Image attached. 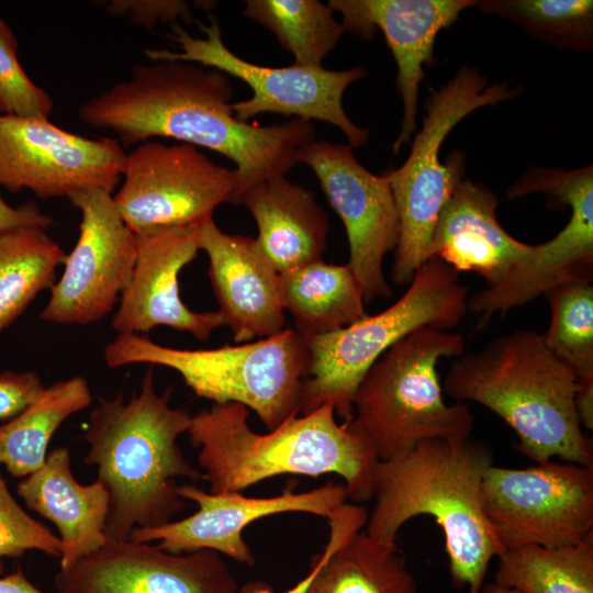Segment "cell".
Returning <instances> with one entry per match:
<instances>
[{
    "mask_svg": "<svg viewBox=\"0 0 593 593\" xmlns=\"http://www.w3.org/2000/svg\"><path fill=\"white\" fill-rule=\"evenodd\" d=\"M233 87L221 70L181 60L136 64L120 81L78 109L81 122L112 132L122 146L172 138L216 152L235 164L231 202L251 186L286 175L314 139L311 121L258 125L238 121Z\"/></svg>",
    "mask_w": 593,
    "mask_h": 593,
    "instance_id": "obj_1",
    "label": "cell"
},
{
    "mask_svg": "<svg viewBox=\"0 0 593 593\" xmlns=\"http://www.w3.org/2000/svg\"><path fill=\"white\" fill-rule=\"evenodd\" d=\"M493 460L492 448L472 437L427 439L379 460L365 533L378 544L398 547L407 521L433 516L444 534L454 586L480 593L490 561L504 552L482 507V480Z\"/></svg>",
    "mask_w": 593,
    "mask_h": 593,
    "instance_id": "obj_2",
    "label": "cell"
},
{
    "mask_svg": "<svg viewBox=\"0 0 593 593\" xmlns=\"http://www.w3.org/2000/svg\"><path fill=\"white\" fill-rule=\"evenodd\" d=\"M170 390L158 394L153 369L141 391L125 402L120 393L100 399L91 411L83 439V459L98 470L109 493L108 538L128 539L134 528L157 527L184 510L178 478L193 482L204 475L184 457L177 439L187 433L191 415L169 405Z\"/></svg>",
    "mask_w": 593,
    "mask_h": 593,
    "instance_id": "obj_3",
    "label": "cell"
},
{
    "mask_svg": "<svg viewBox=\"0 0 593 593\" xmlns=\"http://www.w3.org/2000/svg\"><path fill=\"white\" fill-rule=\"evenodd\" d=\"M239 403L214 404L191 416L188 429L210 492H240L282 474L316 478L334 473L345 481L348 499H372L379 461L369 444L325 403L301 417L292 415L267 434L248 425Z\"/></svg>",
    "mask_w": 593,
    "mask_h": 593,
    "instance_id": "obj_4",
    "label": "cell"
},
{
    "mask_svg": "<svg viewBox=\"0 0 593 593\" xmlns=\"http://www.w3.org/2000/svg\"><path fill=\"white\" fill-rule=\"evenodd\" d=\"M578 377L546 346L541 333L519 328L452 361L443 391L479 403L511 426L516 449L536 463L593 466V445L582 430L574 394Z\"/></svg>",
    "mask_w": 593,
    "mask_h": 593,
    "instance_id": "obj_5",
    "label": "cell"
},
{
    "mask_svg": "<svg viewBox=\"0 0 593 593\" xmlns=\"http://www.w3.org/2000/svg\"><path fill=\"white\" fill-rule=\"evenodd\" d=\"M465 353L456 332L421 327L391 346L369 369L346 423L388 460L433 438L470 437L473 416L466 403L447 404L437 372L439 359Z\"/></svg>",
    "mask_w": 593,
    "mask_h": 593,
    "instance_id": "obj_6",
    "label": "cell"
},
{
    "mask_svg": "<svg viewBox=\"0 0 593 593\" xmlns=\"http://www.w3.org/2000/svg\"><path fill=\"white\" fill-rule=\"evenodd\" d=\"M110 368L148 363L171 368L201 398L239 403L271 430L301 411L309 369L305 339L295 329L242 345L177 349L138 334H119L104 349Z\"/></svg>",
    "mask_w": 593,
    "mask_h": 593,
    "instance_id": "obj_7",
    "label": "cell"
},
{
    "mask_svg": "<svg viewBox=\"0 0 593 593\" xmlns=\"http://www.w3.org/2000/svg\"><path fill=\"white\" fill-rule=\"evenodd\" d=\"M409 284L388 309L305 338L309 369L300 412L306 414L329 403L343 422L349 421L360 382L391 346L421 327L451 331L469 309L468 287L457 271L436 257L425 261Z\"/></svg>",
    "mask_w": 593,
    "mask_h": 593,
    "instance_id": "obj_8",
    "label": "cell"
},
{
    "mask_svg": "<svg viewBox=\"0 0 593 593\" xmlns=\"http://www.w3.org/2000/svg\"><path fill=\"white\" fill-rule=\"evenodd\" d=\"M507 82L488 85L478 68L461 66L439 89L430 90L425 103L422 128L414 135L405 163L382 175L394 198L400 225L394 249L392 280L409 284L416 270L430 258V240L438 214L463 180L466 155L452 152L439 159L441 145L450 131L473 111L519 94Z\"/></svg>",
    "mask_w": 593,
    "mask_h": 593,
    "instance_id": "obj_9",
    "label": "cell"
},
{
    "mask_svg": "<svg viewBox=\"0 0 593 593\" xmlns=\"http://www.w3.org/2000/svg\"><path fill=\"white\" fill-rule=\"evenodd\" d=\"M209 23L198 25L204 37L191 35L179 23L172 25L170 38L180 51L148 48L145 54L153 61L181 60L221 70L247 83L253 96L231 103L234 116L247 121L260 113L327 122L338 127L347 137L349 146H363L369 130L351 122L343 107L345 90L367 72L362 66L346 70H328L321 67L290 65L287 67L260 66L234 54L222 40V29L215 16Z\"/></svg>",
    "mask_w": 593,
    "mask_h": 593,
    "instance_id": "obj_10",
    "label": "cell"
},
{
    "mask_svg": "<svg viewBox=\"0 0 593 593\" xmlns=\"http://www.w3.org/2000/svg\"><path fill=\"white\" fill-rule=\"evenodd\" d=\"M540 192L558 204L569 205L566 226L551 239L533 245L530 253L497 283L475 292L468 307L479 315L483 328L494 314L534 301L567 283L593 278V168L572 170L533 168L507 190L510 199Z\"/></svg>",
    "mask_w": 593,
    "mask_h": 593,
    "instance_id": "obj_11",
    "label": "cell"
},
{
    "mask_svg": "<svg viewBox=\"0 0 593 593\" xmlns=\"http://www.w3.org/2000/svg\"><path fill=\"white\" fill-rule=\"evenodd\" d=\"M481 497L504 550L567 546L593 533V466L549 460L514 469L493 463L484 472Z\"/></svg>",
    "mask_w": 593,
    "mask_h": 593,
    "instance_id": "obj_12",
    "label": "cell"
},
{
    "mask_svg": "<svg viewBox=\"0 0 593 593\" xmlns=\"http://www.w3.org/2000/svg\"><path fill=\"white\" fill-rule=\"evenodd\" d=\"M114 204L136 236L202 224L231 202L235 172L198 147L145 141L126 154Z\"/></svg>",
    "mask_w": 593,
    "mask_h": 593,
    "instance_id": "obj_13",
    "label": "cell"
},
{
    "mask_svg": "<svg viewBox=\"0 0 593 593\" xmlns=\"http://www.w3.org/2000/svg\"><path fill=\"white\" fill-rule=\"evenodd\" d=\"M126 153L114 137L91 138L49 120L0 114V186L41 199L88 189L110 193L122 179Z\"/></svg>",
    "mask_w": 593,
    "mask_h": 593,
    "instance_id": "obj_14",
    "label": "cell"
},
{
    "mask_svg": "<svg viewBox=\"0 0 593 593\" xmlns=\"http://www.w3.org/2000/svg\"><path fill=\"white\" fill-rule=\"evenodd\" d=\"M81 213L79 236L66 255L41 318L86 325L104 317L126 286L137 255V236L121 217L112 193L88 189L69 198Z\"/></svg>",
    "mask_w": 593,
    "mask_h": 593,
    "instance_id": "obj_15",
    "label": "cell"
},
{
    "mask_svg": "<svg viewBox=\"0 0 593 593\" xmlns=\"http://www.w3.org/2000/svg\"><path fill=\"white\" fill-rule=\"evenodd\" d=\"M298 163L313 170L344 223L349 245L346 265L359 282L365 302L390 296L383 259L398 245L400 225L387 178L367 170L351 146L323 139L302 146Z\"/></svg>",
    "mask_w": 593,
    "mask_h": 593,
    "instance_id": "obj_16",
    "label": "cell"
},
{
    "mask_svg": "<svg viewBox=\"0 0 593 593\" xmlns=\"http://www.w3.org/2000/svg\"><path fill=\"white\" fill-rule=\"evenodd\" d=\"M179 495L198 505L197 512L178 521L149 528H134L130 539L157 542L171 553L209 549L253 567L256 558L243 537L255 521L281 513H307L328 519L348 499L345 484L327 482L310 491L254 497L240 492L212 493L193 485H179Z\"/></svg>",
    "mask_w": 593,
    "mask_h": 593,
    "instance_id": "obj_17",
    "label": "cell"
},
{
    "mask_svg": "<svg viewBox=\"0 0 593 593\" xmlns=\"http://www.w3.org/2000/svg\"><path fill=\"white\" fill-rule=\"evenodd\" d=\"M57 593H237L221 555L171 553L156 544L108 538L55 577Z\"/></svg>",
    "mask_w": 593,
    "mask_h": 593,
    "instance_id": "obj_18",
    "label": "cell"
},
{
    "mask_svg": "<svg viewBox=\"0 0 593 593\" xmlns=\"http://www.w3.org/2000/svg\"><path fill=\"white\" fill-rule=\"evenodd\" d=\"M343 16L344 31L371 40L380 30L398 67L395 86L402 100L401 130L394 154L410 142L416 128L419 83L424 66L433 59L438 33L455 23L475 0H329Z\"/></svg>",
    "mask_w": 593,
    "mask_h": 593,
    "instance_id": "obj_19",
    "label": "cell"
},
{
    "mask_svg": "<svg viewBox=\"0 0 593 593\" xmlns=\"http://www.w3.org/2000/svg\"><path fill=\"white\" fill-rule=\"evenodd\" d=\"M201 225L137 236L136 260L111 322L119 334L148 333L164 325L205 340L225 325L220 311L195 312L180 298L178 276L197 256Z\"/></svg>",
    "mask_w": 593,
    "mask_h": 593,
    "instance_id": "obj_20",
    "label": "cell"
},
{
    "mask_svg": "<svg viewBox=\"0 0 593 593\" xmlns=\"http://www.w3.org/2000/svg\"><path fill=\"white\" fill-rule=\"evenodd\" d=\"M199 249L208 255L219 311L236 343L283 331L280 276L255 238L225 233L210 219L200 227Z\"/></svg>",
    "mask_w": 593,
    "mask_h": 593,
    "instance_id": "obj_21",
    "label": "cell"
},
{
    "mask_svg": "<svg viewBox=\"0 0 593 593\" xmlns=\"http://www.w3.org/2000/svg\"><path fill=\"white\" fill-rule=\"evenodd\" d=\"M499 199L488 188L463 179L441 208L430 240V257L455 271L474 272L486 287L501 281L532 250L511 236L496 217Z\"/></svg>",
    "mask_w": 593,
    "mask_h": 593,
    "instance_id": "obj_22",
    "label": "cell"
},
{
    "mask_svg": "<svg viewBox=\"0 0 593 593\" xmlns=\"http://www.w3.org/2000/svg\"><path fill=\"white\" fill-rule=\"evenodd\" d=\"M70 465L69 449L54 448L43 467L18 484V494L25 505L58 529L63 545L59 569L69 568L108 539V490L98 479L86 485L79 483Z\"/></svg>",
    "mask_w": 593,
    "mask_h": 593,
    "instance_id": "obj_23",
    "label": "cell"
},
{
    "mask_svg": "<svg viewBox=\"0 0 593 593\" xmlns=\"http://www.w3.org/2000/svg\"><path fill=\"white\" fill-rule=\"evenodd\" d=\"M235 203L255 219V240L279 273L322 260L329 223L307 189L280 175L251 186Z\"/></svg>",
    "mask_w": 593,
    "mask_h": 593,
    "instance_id": "obj_24",
    "label": "cell"
},
{
    "mask_svg": "<svg viewBox=\"0 0 593 593\" xmlns=\"http://www.w3.org/2000/svg\"><path fill=\"white\" fill-rule=\"evenodd\" d=\"M283 309L305 339L346 327L367 315L359 282L347 265L322 260L279 273Z\"/></svg>",
    "mask_w": 593,
    "mask_h": 593,
    "instance_id": "obj_25",
    "label": "cell"
},
{
    "mask_svg": "<svg viewBox=\"0 0 593 593\" xmlns=\"http://www.w3.org/2000/svg\"><path fill=\"white\" fill-rule=\"evenodd\" d=\"M92 395L83 377L46 387L25 411L0 426V465L13 477H27L45 463L52 437L72 414L88 407Z\"/></svg>",
    "mask_w": 593,
    "mask_h": 593,
    "instance_id": "obj_26",
    "label": "cell"
},
{
    "mask_svg": "<svg viewBox=\"0 0 593 593\" xmlns=\"http://www.w3.org/2000/svg\"><path fill=\"white\" fill-rule=\"evenodd\" d=\"M306 593H418V590L398 547L378 544L365 532H357L329 555Z\"/></svg>",
    "mask_w": 593,
    "mask_h": 593,
    "instance_id": "obj_27",
    "label": "cell"
},
{
    "mask_svg": "<svg viewBox=\"0 0 593 593\" xmlns=\"http://www.w3.org/2000/svg\"><path fill=\"white\" fill-rule=\"evenodd\" d=\"M494 583L521 593H593V533L577 544L506 549Z\"/></svg>",
    "mask_w": 593,
    "mask_h": 593,
    "instance_id": "obj_28",
    "label": "cell"
},
{
    "mask_svg": "<svg viewBox=\"0 0 593 593\" xmlns=\"http://www.w3.org/2000/svg\"><path fill=\"white\" fill-rule=\"evenodd\" d=\"M65 257L44 228L24 226L0 234V332L53 286Z\"/></svg>",
    "mask_w": 593,
    "mask_h": 593,
    "instance_id": "obj_29",
    "label": "cell"
},
{
    "mask_svg": "<svg viewBox=\"0 0 593 593\" xmlns=\"http://www.w3.org/2000/svg\"><path fill=\"white\" fill-rule=\"evenodd\" d=\"M243 14L275 34L294 64L321 67L344 27L328 4L317 0H246Z\"/></svg>",
    "mask_w": 593,
    "mask_h": 593,
    "instance_id": "obj_30",
    "label": "cell"
},
{
    "mask_svg": "<svg viewBox=\"0 0 593 593\" xmlns=\"http://www.w3.org/2000/svg\"><path fill=\"white\" fill-rule=\"evenodd\" d=\"M474 8L507 20L553 48L573 53L593 49L592 0H475Z\"/></svg>",
    "mask_w": 593,
    "mask_h": 593,
    "instance_id": "obj_31",
    "label": "cell"
},
{
    "mask_svg": "<svg viewBox=\"0 0 593 593\" xmlns=\"http://www.w3.org/2000/svg\"><path fill=\"white\" fill-rule=\"evenodd\" d=\"M545 296L550 306V323L541 334L546 346L578 379L593 376V286L567 283Z\"/></svg>",
    "mask_w": 593,
    "mask_h": 593,
    "instance_id": "obj_32",
    "label": "cell"
},
{
    "mask_svg": "<svg viewBox=\"0 0 593 593\" xmlns=\"http://www.w3.org/2000/svg\"><path fill=\"white\" fill-rule=\"evenodd\" d=\"M16 38L0 15V111L47 120L54 109L49 93L26 75L16 56Z\"/></svg>",
    "mask_w": 593,
    "mask_h": 593,
    "instance_id": "obj_33",
    "label": "cell"
},
{
    "mask_svg": "<svg viewBox=\"0 0 593 593\" xmlns=\"http://www.w3.org/2000/svg\"><path fill=\"white\" fill-rule=\"evenodd\" d=\"M61 549L59 537L19 505L0 472V575L4 569L3 558L18 557L26 550L60 558Z\"/></svg>",
    "mask_w": 593,
    "mask_h": 593,
    "instance_id": "obj_34",
    "label": "cell"
},
{
    "mask_svg": "<svg viewBox=\"0 0 593 593\" xmlns=\"http://www.w3.org/2000/svg\"><path fill=\"white\" fill-rule=\"evenodd\" d=\"M368 511L362 505L344 503L327 519L329 525V536L323 551L312 557L309 573L294 586L282 593H306L307 589L317 573L318 569L329 557V555L343 545L351 535L366 526ZM238 593H276L272 588L264 581L256 580L244 584Z\"/></svg>",
    "mask_w": 593,
    "mask_h": 593,
    "instance_id": "obj_35",
    "label": "cell"
},
{
    "mask_svg": "<svg viewBox=\"0 0 593 593\" xmlns=\"http://www.w3.org/2000/svg\"><path fill=\"white\" fill-rule=\"evenodd\" d=\"M108 14L127 18L132 23L150 30L156 24L192 21V4L181 0H112L104 4Z\"/></svg>",
    "mask_w": 593,
    "mask_h": 593,
    "instance_id": "obj_36",
    "label": "cell"
},
{
    "mask_svg": "<svg viewBox=\"0 0 593 593\" xmlns=\"http://www.w3.org/2000/svg\"><path fill=\"white\" fill-rule=\"evenodd\" d=\"M45 388L35 372L0 373V421H10L25 411Z\"/></svg>",
    "mask_w": 593,
    "mask_h": 593,
    "instance_id": "obj_37",
    "label": "cell"
},
{
    "mask_svg": "<svg viewBox=\"0 0 593 593\" xmlns=\"http://www.w3.org/2000/svg\"><path fill=\"white\" fill-rule=\"evenodd\" d=\"M51 215L45 214L33 202L11 206L0 195V234L24 226L48 228L53 224Z\"/></svg>",
    "mask_w": 593,
    "mask_h": 593,
    "instance_id": "obj_38",
    "label": "cell"
},
{
    "mask_svg": "<svg viewBox=\"0 0 593 593\" xmlns=\"http://www.w3.org/2000/svg\"><path fill=\"white\" fill-rule=\"evenodd\" d=\"M574 407L581 427L593 429V376L578 379Z\"/></svg>",
    "mask_w": 593,
    "mask_h": 593,
    "instance_id": "obj_39",
    "label": "cell"
},
{
    "mask_svg": "<svg viewBox=\"0 0 593 593\" xmlns=\"http://www.w3.org/2000/svg\"><path fill=\"white\" fill-rule=\"evenodd\" d=\"M0 593H44L21 571L0 577Z\"/></svg>",
    "mask_w": 593,
    "mask_h": 593,
    "instance_id": "obj_40",
    "label": "cell"
},
{
    "mask_svg": "<svg viewBox=\"0 0 593 593\" xmlns=\"http://www.w3.org/2000/svg\"><path fill=\"white\" fill-rule=\"evenodd\" d=\"M480 593H521L517 590L501 586L496 583H486L481 588Z\"/></svg>",
    "mask_w": 593,
    "mask_h": 593,
    "instance_id": "obj_41",
    "label": "cell"
}]
</instances>
